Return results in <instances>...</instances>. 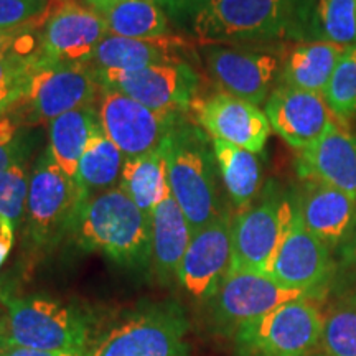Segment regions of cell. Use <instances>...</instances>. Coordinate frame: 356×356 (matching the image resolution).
I'll return each instance as SVG.
<instances>
[{"label": "cell", "instance_id": "23", "mask_svg": "<svg viewBox=\"0 0 356 356\" xmlns=\"http://www.w3.org/2000/svg\"><path fill=\"white\" fill-rule=\"evenodd\" d=\"M152 226V256L155 270L163 279L177 277L186 248L191 239L188 221L175 198L167 195L150 216Z\"/></svg>", "mask_w": 356, "mask_h": 356}, {"label": "cell", "instance_id": "5", "mask_svg": "<svg viewBox=\"0 0 356 356\" xmlns=\"http://www.w3.org/2000/svg\"><path fill=\"white\" fill-rule=\"evenodd\" d=\"M101 89L91 65L50 61L38 55L15 111L25 124H48L70 111L95 106Z\"/></svg>", "mask_w": 356, "mask_h": 356}, {"label": "cell", "instance_id": "22", "mask_svg": "<svg viewBox=\"0 0 356 356\" xmlns=\"http://www.w3.org/2000/svg\"><path fill=\"white\" fill-rule=\"evenodd\" d=\"M346 48L348 47L320 40L299 42L282 58L279 84L323 96Z\"/></svg>", "mask_w": 356, "mask_h": 356}, {"label": "cell", "instance_id": "1", "mask_svg": "<svg viewBox=\"0 0 356 356\" xmlns=\"http://www.w3.org/2000/svg\"><path fill=\"white\" fill-rule=\"evenodd\" d=\"M315 0H208L191 17L202 44L270 43L309 37Z\"/></svg>", "mask_w": 356, "mask_h": 356}, {"label": "cell", "instance_id": "35", "mask_svg": "<svg viewBox=\"0 0 356 356\" xmlns=\"http://www.w3.org/2000/svg\"><path fill=\"white\" fill-rule=\"evenodd\" d=\"M38 61V51L33 55L10 53L0 56V88L24 83Z\"/></svg>", "mask_w": 356, "mask_h": 356}, {"label": "cell", "instance_id": "20", "mask_svg": "<svg viewBox=\"0 0 356 356\" xmlns=\"http://www.w3.org/2000/svg\"><path fill=\"white\" fill-rule=\"evenodd\" d=\"M296 208L305 226L327 248L348 241L356 231V198L322 181L305 180Z\"/></svg>", "mask_w": 356, "mask_h": 356}, {"label": "cell", "instance_id": "44", "mask_svg": "<svg viewBox=\"0 0 356 356\" xmlns=\"http://www.w3.org/2000/svg\"><path fill=\"white\" fill-rule=\"evenodd\" d=\"M53 2H56V3H61V2H65V0H50V3H53Z\"/></svg>", "mask_w": 356, "mask_h": 356}, {"label": "cell", "instance_id": "10", "mask_svg": "<svg viewBox=\"0 0 356 356\" xmlns=\"http://www.w3.org/2000/svg\"><path fill=\"white\" fill-rule=\"evenodd\" d=\"M97 101L102 131L126 159L142 157L159 150L172 129L185 118V114L150 109L106 88L101 89Z\"/></svg>", "mask_w": 356, "mask_h": 356}, {"label": "cell", "instance_id": "39", "mask_svg": "<svg viewBox=\"0 0 356 356\" xmlns=\"http://www.w3.org/2000/svg\"><path fill=\"white\" fill-rule=\"evenodd\" d=\"M3 356H86V351H44L10 345Z\"/></svg>", "mask_w": 356, "mask_h": 356}, {"label": "cell", "instance_id": "17", "mask_svg": "<svg viewBox=\"0 0 356 356\" xmlns=\"http://www.w3.org/2000/svg\"><path fill=\"white\" fill-rule=\"evenodd\" d=\"M270 127L293 149H305L337 124L335 114L317 92L277 84L266 101Z\"/></svg>", "mask_w": 356, "mask_h": 356}, {"label": "cell", "instance_id": "19", "mask_svg": "<svg viewBox=\"0 0 356 356\" xmlns=\"http://www.w3.org/2000/svg\"><path fill=\"white\" fill-rule=\"evenodd\" d=\"M297 172L356 198V134L333 124L314 144L300 150Z\"/></svg>", "mask_w": 356, "mask_h": 356}, {"label": "cell", "instance_id": "15", "mask_svg": "<svg viewBox=\"0 0 356 356\" xmlns=\"http://www.w3.org/2000/svg\"><path fill=\"white\" fill-rule=\"evenodd\" d=\"M191 109L200 127L211 139L228 142L252 154L264 150L273 127L259 106L220 91L204 99H195Z\"/></svg>", "mask_w": 356, "mask_h": 356}, {"label": "cell", "instance_id": "6", "mask_svg": "<svg viewBox=\"0 0 356 356\" xmlns=\"http://www.w3.org/2000/svg\"><path fill=\"white\" fill-rule=\"evenodd\" d=\"M83 202L76 180L58 167L50 150H43L30 172L25 208L26 233L35 246H53L71 233Z\"/></svg>", "mask_w": 356, "mask_h": 356}, {"label": "cell", "instance_id": "41", "mask_svg": "<svg viewBox=\"0 0 356 356\" xmlns=\"http://www.w3.org/2000/svg\"><path fill=\"white\" fill-rule=\"evenodd\" d=\"M8 346H10V341H8V333H7V325L6 320L0 317V356L6 355Z\"/></svg>", "mask_w": 356, "mask_h": 356}, {"label": "cell", "instance_id": "40", "mask_svg": "<svg viewBox=\"0 0 356 356\" xmlns=\"http://www.w3.org/2000/svg\"><path fill=\"white\" fill-rule=\"evenodd\" d=\"M15 226L3 218H0V267L10 254L13 244V236H15Z\"/></svg>", "mask_w": 356, "mask_h": 356}, {"label": "cell", "instance_id": "7", "mask_svg": "<svg viewBox=\"0 0 356 356\" xmlns=\"http://www.w3.org/2000/svg\"><path fill=\"white\" fill-rule=\"evenodd\" d=\"M325 315L310 297L238 327V343L257 356H305L322 341Z\"/></svg>", "mask_w": 356, "mask_h": 356}, {"label": "cell", "instance_id": "11", "mask_svg": "<svg viewBox=\"0 0 356 356\" xmlns=\"http://www.w3.org/2000/svg\"><path fill=\"white\" fill-rule=\"evenodd\" d=\"M95 73L101 88L121 92L155 111L185 114L197 99L198 74L188 63L157 65L134 71L95 70Z\"/></svg>", "mask_w": 356, "mask_h": 356}, {"label": "cell", "instance_id": "4", "mask_svg": "<svg viewBox=\"0 0 356 356\" xmlns=\"http://www.w3.org/2000/svg\"><path fill=\"white\" fill-rule=\"evenodd\" d=\"M10 345L44 351H86L88 323L81 312L43 296H3Z\"/></svg>", "mask_w": 356, "mask_h": 356}, {"label": "cell", "instance_id": "33", "mask_svg": "<svg viewBox=\"0 0 356 356\" xmlns=\"http://www.w3.org/2000/svg\"><path fill=\"white\" fill-rule=\"evenodd\" d=\"M25 126L24 119L15 109L0 119V172L29 160L32 139Z\"/></svg>", "mask_w": 356, "mask_h": 356}, {"label": "cell", "instance_id": "43", "mask_svg": "<svg viewBox=\"0 0 356 356\" xmlns=\"http://www.w3.org/2000/svg\"><path fill=\"white\" fill-rule=\"evenodd\" d=\"M353 254H355V259H356V231H355V236H353Z\"/></svg>", "mask_w": 356, "mask_h": 356}, {"label": "cell", "instance_id": "14", "mask_svg": "<svg viewBox=\"0 0 356 356\" xmlns=\"http://www.w3.org/2000/svg\"><path fill=\"white\" fill-rule=\"evenodd\" d=\"M229 213L191 234L177 279L197 299L213 297L228 274L233 257Z\"/></svg>", "mask_w": 356, "mask_h": 356}, {"label": "cell", "instance_id": "29", "mask_svg": "<svg viewBox=\"0 0 356 356\" xmlns=\"http://www.w3.org/2000/svg\"><path fill=\"white\" fill-rule=\"evenodd\" d=\"M307 40L356 44V0H315Z\"/></svg>", "mask_w": 356, "mask_h": 356}, {"label": "cell", "instance_id": "18", "mask_svg": "<svg viewBox=\"0 0 356 356\" xmlns=\"http://www.w3.org/2000/svg\"><path fill=\"white\" fill-rule=\"evenodd\" d=\"M215 296L218 315L225 322L239 327L280 305L310 297V293L282 286L264 273L228 270Z\"/></svg>", "mask_w": 356, "mask_h": 356}, {"label": "cell", "instance_id": "21", "mask_svg": "<svg viewBox=\"0 0 356 356\" xmlns=\"http://www.w3.org/2000/svg\"><path fill=\"white\" fill-rule=\"evenodd\" d=\"M188 43L175 35L155 38H126L108 35L97 44L89 65L95 70L134 71L157 65L188 63L185 51Z\"/></svg>", "mask_w": 356, "mask_h": 356}, {"label": "cell", "instance_id": "27", "mask_svg": "<svg viewBox=\"0 0 356 356\" xmlns=\"http://www.w3.org/2000/svg\"><path fill=\"white\" fill-rule=\"evenodd\" d=\"M118 186L147 216H152L155 207L170 195L162 149L142 157L126 159Z\"/></svg>", "mask_w": 356, "mask_h": 356}, {"label": "cell", "instance_id": "32", "mask_svg": "<svg viewBox=\"0 0 356 356\" xmlns=\"http://www.w3.org/2000/svg\"><path fill=\"white\" fill-rule=\"evenodd\" d=\"M30 172L29 160L0 172V218L12 222L15 228L25 218Z\"/></svg>", "mask_w": 356, "mask_h": 356}, {"label": "cell", "instance_id": "16", "mask_svg": "<svg viewBox=\"0 0 356 356\" xmlns=\"http://www.w3.org/2000/svg\"><path fill=\"white\" fill-rule=\"evenodd\" d=\"M332 261L328 248L302 221L293 204L291 225L284 234L269 275L289 289L310 293L327 282Z\"/></svg>", "mask_w": 356, "mask_h": 356}, {"label": "cell", "instance_id": "30", "mask_svg": "<svg viewBox=\"0 0 356 356\" xmlns=\"http://www.w3.org/2000/svg\"><path fill=\"white\" fill-rule=\"evenodd\" d=\"M320 343L325 356H356V293L333 305Z\"/></svg>", "mask_w": 356, "mask_h": 356}, {"label": "cell", "instance_id": "2", "mask_svg": "<svg viewBox=\"0 0 356 356\" xmlns=\"http://www.w3.org/2000/svg\"><path fill=\"white\" fill-rule=\"evenodd\" d=\"M172 197L184 211L191 234L222 213L218 190V163L213 142L202 127L184 118L172 129L162 147Z\"/></svg>", "mask_w": 356, "mask_h": 356}, {"label": "cell", "instance_id": "9", "mask_svg": "<svg viewBox=\"0 0 356 356\" xmlns=\"http://www.w3.org/2000/svg\"><path fill=\"white\" fill-rule=\"evenodd\" d=\"M293 204L275 193L244 208L231 220L229 270H254L269 274L275 252L291 225Z\"/></svg>", "mask_w": 356, "mask_h": 356}, {"label": "cell", "instance_id": "34", "mask_svg": "<svg viewBox=\"0 0 356 356\" xmlns=\"http://www.w3.org/2000/svg\"><path fill=\"white\" fill-rule=\"evenodd\" d=\"M48 0H0V30L30 26L35 20H47Z\"/></svg>", "mask_w": 356, "mask_h": 356}, {"label": "cell", "instance_id": "26", "mask_svg": "<svg viewBox=\"0 0 356 356\" xmlns=\"http://www.w3.org/2000/svg\"><path fill=\"white\" fill-rule=\"evenodd\" d=\"M99 122L95 106L70 111L48 122V150L58 167L74 178L92 127Z\"/></svg>", "mask_w": 356, "mask_h": 356}, {"label": "cell", "instance_id": "12", "mask_svg": "<svg viewBox=\"0 0 356 356\" xmlns=\"http://www.w3.org/2000/svg\"><path fill=\"white\" fill-rule=\"evenodd\" d=\"M208 74L222 92L259 106L273 92L282 68V55L241 44H202Z\"/></svg>", "mask_w": 356, "mask_h": 356}, {"label": "cell", "instance_id": "31", "mask_svg": "<svg viewBox=\"0 0 356 356\" xmlns=\"http://www.w3.org/2000/svg\"><path fill=\"white\" fill-rule=\"evenodd\" d=\"M323 97L337 119L351 121L356 118V44L346 48L338 60Z\"/></svg>", "mask_w": 356, "mask_h": 356}, {"label": "cell", "instance_id": "25", "mask_svg": "<svg viewBox=\"0 0 356 356\" xmlns=\"http://www.w3.org/2000/svg\"><path fill=\"white\" fill-rule=\"evenodd\" d=\"M109 35L155 38L168 35V17L157 0H108L97 6Z\"/></svg>", "mask_w": 356, "mask_h": 356}, {"label": "cell", "instance_id": "3", "mask_svg": "<svg viewBox=\"0 0 356 356\" xmlns=\"http://www.w3.org/2000/svg\"><path fill=\"white\" fill-rule=\"evenodd\" d=\"M71 233L83 249L122 266L144 267L152 256L150 216L119 186L84 200Z\"/></svg>", "mask_w": 356, "mask_h": 356}, {"label": "cell", "instance_id": "42", "mask_svg": "<svg viewBox=\"0 0 356 356\" xmlns=\"http://www.w3.org/2000/svg\"><path fill=\"white\" fill-rule=\"evenodd\" d=\"M104 2H108V0H86L88 6L92 8H96L97 6H101V3H104Z\"/></svg>", "mask_w": 356, "mask_h": 356}, {"label": "cell", "instance_id": "38", "mask_svg": "<svg viewBox=\"0 0 356 356\" xmlns=\"http://www.w3.org/2000/svg\"><path fill=\"white\" fill-rule=\"evenodd\" d=\"M25 81L13 84V86L0 88V119H2L3 115H7L8 113H12V111L19 106L22 97H24Z\"/></svg>", "mask_w": 356, "mask_h": 356}, {"label": "cell", "instance_id": "37", "mask_svg": "<svg viewBox=\"0 0 356 356\" xmlns=\"http://www.w3.org/2000/svg\"><path fill=\"white\" fill-rule=\"evenodd\" d=\"M167 17L177 22L191 20V17L202 8L208 0H157Z\"/></svg>", "mask_w": 356, "mask_h": 356}, {"label": "cell", "instance_id": "13", "mask_svg": "<svg viewBox=\"0 0 356 356\" xmlns=\"http://www.w3.org/2000/svg\"><path fill=\"white\" fill-rule=\"evenodd\" d=\"M108 35L99 12L78 0H65L48 12L37 51L44 60L89 65Z\"/></svg>", "mask_w": 356, "mask_h": 356}, {"label": "cell", "instance_id": "28", "mask_svg": "<svg viewBox=\"0 0 356 356\" xmlns=\"http://www.w3.org/2000/svg\"><path fill=\"white\" fill-rule=\"evenodd\" d=\"M218 170L231 202L239 210L251 207L261 188V163L256 154L220 139H211Z\"/></svg>", "mask_w": 356, "mask_h": 356}, {"label": "cell", "instance_id": "8", "mask_svg": "<svg viewBox=\"0 0 356 356\" xmlns=\"http://www.w3.org/2000/svg\"><path fill=\"white\" fill-rule=\"evenodd\" d=\"M186 320L180 309L159 305L124 318L86 356H186Z\"/></svg>", "mask_w": 356, "mask_h": 356}, {"label": "cell", "instance_id": "36", "mask_svg": "<svg viewBox=\"0 0 356 356\" xmlns=\"http://www.w3.org/2000/svg\"><path fill=\"white\" fill-rule=\"evenodd\" d=\"M35 38L30 26L15 30H0V56L10 53H22V55H33Z\"/></svg>", "mask_w": 356, "mask_h": 356}, {"label": "cell", "instance_id": "24", "mask_svg": "<svg viewBox=\"0 0 356 356\" xmlns=\"http://www.w3.org/2000/svg\"><path fill=\"white\" fill-rule=\"evenodd\" d=\"M124 162H126V157L109 140L101 124L97 122L92 127L86 149L79 160L76 177H74L83 200L118 186Z\"/></svg>", "mask_w": 356, "mask_h": 356}]
</instances>
